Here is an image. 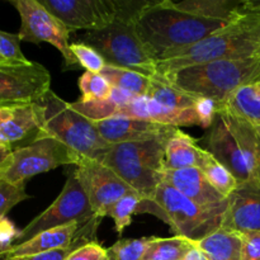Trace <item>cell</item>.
<instances>
[{"label":"cell","mask_w":260,"mask_h":260,"mask_svg":"<svg viewBox=\"0 0 260 260\" xmlns=\"http://www.w3.org/2000/svg\"><path fill=\"white\" fill-rule=\"evenodd\" d=\"M134 24L145 50L159 63L210 37L228 23L196 17L175 8L170 0H151Z\"/></svg>","instance_id":"cell-1"},{"label":"cell","mask_w":260,"mask_h":260,"mask_svg":"<svg viewBox=\"0 0 260 260\" xmlns=\"http://www.w3.org/2000/svg\"><path fill=\"white\" fill-rule=\"evenodd\" d=\"M250 58H260V14L253 13L221 28L174 57L156 63L155 78L200 63Z\"/></svg>","instance_id":"cell-2"},{"label":"cell","mask_w":260,"mask_h":260,"mask_svg":"<svg viewBox=\"0 0 260 260\" xmlns=\"http://www.w3.org/2000/svg\"><path fill=\"white\" fill-rule=\"evenodd\" d=\"M260 74V58L243 61H213L188 66L159 76L179 90L215 102L220 108L240 86Z\"/></svg>","instance_id":"cell-3"},{"label":"cell","mask_w":260,"mask_h":260,"mask_svg":"<svg viewBox=\"0 0 260 260\" xmlns=\"http://www.w3.org/2000/svg\"><path fill=\"white\" fill-rule=\"evenodd\" d=\"M35 104L41 123L38 139L53 137L81 156L94 160L101 159L111 147L102 139L94 121L75 111L52 90H48Z\"/></svg>","instance_id":"cell-4"},{"label":"cell","mask_w":260,"mask_h":260,"mask_svg":"<svg viewBox=\"0 0 260 260\" xmlns=\"http://www.w3.org/2000/svg\"><path fill=\"white\" fill-rule=\"evenodd\" d=\"M169 137L111 145L98 161L111 168L142 200L152 201L162 183L165 145Z\"/></svg>","instance_id":"cell-5"},{"label":"cell","mask_w":260,"mask_h":260,"mask_svg":"<svg viewBox=\"0 0 260 260\" xmlns=\"http://www.w3.org/2000/svg\"><path fill=\"white\" fill-rule=\"evenodd\" d=\"M78 42L98 51L107 65L136 71L149 78L156 76V62L145 50L131 20L117 19L103 29L86 32Z\"/></svg>","instance_id":"cell-6"},{"label":"cell","mask_w":260,"mask_h":260,"mask_svg":"<svg viewBox=\"0 0 260 260\" xmlns=\"http://www.w3.org/2000/svg\"><path fill=\"white\" fill-rule=\"evenodd\" d=\"M150 3L151 0H41V4L70 32L101 30L117 19L135 22Z\"/></svg>","instance_id":"cell-7"},{"label":"cell","mask_w":260,"mask_h":260,"mask_svg":"<svg viewBox=\"0 0 260 260\" xmlns=\"http://www.w3.org/2000/svg\"><path fill=\"white\" fill-rule=\"evenodd\" d=\"M154 201L162 210L165 223L172 228L175 236H182L193 243L203 240L221 229L223 213L228 208V206L203 207L165 182L157 187Z\"/></svg>","instance_id":"cell-8"},{"label":"cell","mask_w":260,"mask_h":260,"mask_svg":"<svg viewBox=\"0 0 260 260\" xmlns=\"http://www.w3.org/2000/svg\"><path fill=\"white\" fill-rule=\"evenodd\" d=\"M81 155L53 137H41L13 150L0 167V180L24 185L28 179L62 165H76Z\"/></svg>","instance_id":"cell-9"},{"label":"cell","mask_w":260,"mask_h":260,"mask_svg":"<svg viewBox=\"0 0 260 260\" xmlns=\"http://www.w3.org/2000/svg\"><path fill=\"white\" fill-rule=\"evenodd\" d=\"M94 217L95 215L91 210L88 197L76 178L75 170L73 169L69 172L63 189L61 190L58 197L47 210L40 213L23 230H20L14 245H20L43 231L71 223L84 225Z\"/></svg>","instance_id":"cell-10"},{"label":"cell","mask_w":260,"mask_h":260,"mask_svg":"<svg viewBox=\"0 0 260 260\" xmlns=\"http://www.w3.org/2000/svg\"><path fill=\"white\" fill-rule=\"evenodd\" d=\"M20 15V41L30 43H50L57 48L63 57V70L80 69V63L71 51L69 42L70 30L48 12L38 0H14L12 2Z\"/></svg>","instance_id":"cell-11"},{"label":"cell","mask_w":260,"mask_h":260,"mask_svg":"<svg viewBox=\"0 0 260 260\" xmlns=\"http://www.w3.org/2000/svg\"><path fill=\"white\" fill-rule=\"evenodd\" d=\"M50 86L51 75L41 63H0V108L36 103Z\"/></svg>","instance_id":"cell-12"},{"label":"cell","mask_w":260,"mask_h":260,"mask_svg":"<svg viewBox=\"0 0 260 260\" xmlns=\"http://www.w3.org/2000/svg\"><path fill=\"white\" fill-rule=\"evenodd\" d=\"M74 167L76 178L96 217H106L108 210L114 203L126 196L136 193L111 168L98 160L81 156Z\"/></svg>","instance_id":"cell-13"},{"label":"cell","mask_w":260,"mask_h":260,"mask_svg":"<svg viewBox=\"0 0 260 260\" xmlns=\"http://www.w3.org/2000/svg\"><path fill=\"white\" fill-rule=\"evenodd\" d=\"M203 144L206 146V151L210 152L220 164H222L236 178L239 184L253 180V175L241 151L240 145L220 112H217L212 124L208 128V132L203 139Z\"/></svg>","instance_id":"cell-14"},{"label":"cell","mask_w":260,"mask_h":260,"mask_svg":"<svg viewBox=\"0 0 260 260\" xmlns=\"http://www.w3.org/2000/svg\"><path fill=\"white\" fill-rule=\"evenodd\" d=\"M221 229L230 233H260V187L256 182L239 184L228 197Z\"/></svg>","instance_id":"cell-15"},{"label":"cell","mask_w":260,"mask_h":260,"mask_svg":"<svg viewBox=\"0 0 260 260\" xmlns=\"http://www.w3.org/2000/svg\"><path fill=\"white\" fill-rule=\"evenodd\" d=\"M102 139L109 145L127 144V142L149 141V140L169 137L178 129V127L165 126L144 119L113 117L94 122Z\"/></svg>","instance_id":"cell-16"},{"label":"cell","mask_w":260,"mask_h":260,"mask_svg":"<svg viewBox=\"0 0 260 260\" xmlns=\"http://www.w3.org/2000/svg\"><path fill=\"white\" fill-rule=\"evenodd\" d=\"M40 117L36 104L0 108V145L13 150L38 139Z\"/></svg>","instance_id":"cell-17"},{"label":"cell","mask_w":260,"mask_h":260,"mask_svg":"<svg viewBox=\"0 0 260 260\" xmlns=\"http://www.w3.org/2000/svg\"><path fill=\"white\" fill-rule=\"evenodd\" d=\"M162 182L203 207L217 208L228 206V198L221 194L206 178L200 168L164 170Z\"/></svg>","instance_id":"cell-18"},{"label":"cell","mask_w":260,"mask_h":260,"mask_svg":"<svg viewBox=\"0 0 260 260\" xmlns=\"http://www.w3.org/2000/svg\"><path fill=\"white\" fill-rule=\"evenodd\" d=\"M80 226L79 223H71L68 226L43 231L20 245L12 246L8 250L7 258H22V256L36 255V254L47 253L58 249L71 248Z\"/></svg>","instance_id":"cell-19"},{"label":"cell","mask_w":260,"mask_h":260,"mask_svg":"<svg viewBox=\"0 0 260 260\" xmlns=\"http://www.w3.org/2000/svg\"><path fill=\"white\" fill-rule=\"evenodd\" d=\"M205 154L206 150L198 146L197 140L178 128L165 145L164 170L201 168Z\"/></svg>","instance_id":"cell-20"},{"label":"cell","mask_w":260,"mask_h":260,"mask_svg":"<svg viewBox=\"0 0 260 260\" xmlns=\"http://www.w3.org/2000/svg\"><path fill=\"white\" fill-rule=\"evenodd\" d=\"M244 0H184L174 3L175 8L196 17L223 23H233L245 14L241 13Z\"/></svg>","instance_id":"cell-21"},{"label":"cell","mask_w":260,"mask_h":260,"mask_svg":"<svg viewBox=\"0 0 260 260\" xmlns=\"http://www.w3.org/2000/svg\"><path fill=\"white\" fill-rule=\"evenodd\" d=\"M220 108L233 112L253 126L260 124V74L240 86Z\"/></svg>","instance_id":"cell-22"},{"label":"cell","mask_w":260,"mask_h":260,"mask_svg":"<svg viewBox=\"0 0 260 260\" xmlns=\"http://www.w3.org/2000/svg\"><path fill=\"white\" fill-rule=\"evenodd\" d=\"M197 248L205 254L207 260H241L243 239L240 234L218 229L198 241Z\"/></svg>","instance_id":"cell-23"},{"label":"cell","mask_w":260,"mask_h":260,"mask_svg":"<svg viewBox=\"0 0 260 260\" xmlns=\"http://www.w3.org/2000/svg\"><path fill=\"white\" fill-rule=\"evenodd\" d=\"M99 74L108 80L113 88L132 94L135 96H147L152 78L127 70V69L116 68L112 65H106Z\"/></svg>","instance_id":"cell-24"},{"label":"cell","mask_w":260,"mask_h":260,"mask_svg":"<svg viewBox=\"0 0 260 260\" xmlns=\"http://www.w3.org/2000/svg\"><path fill=\"white\" fill-rule=\"evenodd\" d=\"M197 243L182 238H155L151 236L142 260H184L187 254L196 248Z\"/></svg>","instance_id":"cell-25"},{"label":"cell","mask_w":260,"mask_h":260,"mask_svg":"<svg viewBox=\"0 0 260 260\" xmlns=\"http://www.w3.org/2000/svg\"><path fill=\"white\" fill-rule=\"evenodd\" d=\"M147 96L156 101L161 106L174 109H192L198 101V98L179 90L172 84L155 78H152Z\"/></svg>","instance_id":"cell-26"},{"label":"cell","mask_w":260,"mask_h":260,"mask_svg":"<svg viewBox=\"0 0 260 260\" xmlns=\"http://www.w3.org/2000/svg\"><path fill=\"white\" fill-rule=\"evenodd\" d=\"M208 179V182L226 198L238 188L239 183L236 178L217 161L208 151H206L202 165L200 168Z\"/></svg>","instance_id":"cell-27"},{"label":"cell","mask_w":260,"mask_h":260,"mask_svg":"<svg viewBox=\"0 0 260 260\" xmlns=\"http://www.w3.org/2000/svg\"><path fill=\"white\" fill-rule=\"evenodd\" d=\"M142 198L136 193L126 196L121 198L117 203H114L107 212V216L113 218L114 229L121 235L124 229L128 228L132 222V216L140 213L142 205Z\"/></svg>","instance_id":"cell-28"},{"label":"cell","mask_w":260,"mask_h":260,"mask_svg":"<svg viewBox=\"0 0 260 260\" xmlns=\"http://www.w3.org/2000/svg\"><path fill=\"white\" fill-rule=\"evenodd\" d=\"M79 88H80L81 102H102L107 101L113 91V86L108 83L102 74L85 71L79 79Z\"/></svg>","instance_id":"cell-29"},{"label":"cell","mask_w":260,"mask_h":260,"mask_svg":"<svg viewBox=\"0 0 260 260\" xmlns=\"http://www.w3.org/2000/svg\"><path fill=\"white\" fill-rule=\"evenodd\" d=\"M151 238L121 239L107 249L109 260H142Z\"/></svg>","instance_id":"cell-30"},{"label":"cell","mask_w":260,"mask_h":260,"mask_svg":"<svg viewBox=\"0 0 260 260\" xmlns=\"http://www.w3.org/2000/svg\"><path fill=\"white\" fill-rule=\"evenodd\" d=\"M70 47L81 68L85 69L86 71L99 74L107 65L101 53L85 43L74 42L71 43Z\"/></svg>","instance_id":"cell-31"},{"label":"cell","mask_w":260,"mask_h":260,"mask_svg":"<svg viewBox=\"0 0 260 260\" xmlns=\"http://www.w3.org/2000/svg\"><path fill=\"white\" fill-rule=\"evenodd\" d=\"M29 198L24 185H14L0 180V218L5 217L14 206Z\"/></svg>","instance_id":"cell-32"},{"label":"cell","mask_w":260,"mask_h":260,"mask_svg":"<svg viewBox=\"0 0 260 260\" xmlns=\"http://www.w3.org/2000/svg\"><path fill=\"white\" fill-rule=\"evenodd\" d=\"M0 57L7 62H28L20 50L19 36L0 30Z\"/></svg>","instance_id":"cell-33"},{"label":"cell","mask_w":260,"mask_h":260,"mask_svg":"<svg viewBox=\"0 0 260 260\" xmlns=\"http://www.w3.org/2000/svg\"><path fill=\"white\" fill-rule=\"evenodd\" d=\"M65 260H109V255L101 244L90 243L74 250Z\"/></svg>","instance_id":"cell-34"},{"label":"cell","mask_w":260,"mask_h":260,"mask_svg":"<svg viewBox=\"0 0 260 260\" xmlns=\"http://www.w3.org/2000/svg\"><path fill=\"white\" fill-rule=\"evenodd\" d=\"M194 111L201 121V127L210 128L218 112V106L210 99L198 98L197 104L194 106Z\"/></svg>","instance_id":"cell-35"},{"label":"cell","mask_w":260,"mask_h":260,"mask_svg":"<svg viewBox=\"0 0 260 260\" xmlns=\"http://www.w3.org/2000/svg\"><path fill=\"white\" fill-rule=\"evenodd\" d=\"M243 239L241 260H260V233L240 234Z\"/></svg>","instance_id":"cell-36"},{"label":"cell","mask_w":260,"mask_h":260,"mask_svg":"<svg viewBox=\"0 0 260 260\" xmlns=\"http://www.w3.org/2000/svg\"><path fill=\"white\" fill-rule=\"evenodd\" d=\"M74 250H76V249L71 246V248L68 249H58V250L36 254V255L22 256V258H7L5 260H65Z\"/></svg>","instance_id":"cell-37"},{"label":"cell","mask_w":260,"mask_h":260,"mask_svg":"<svg viewBox=\"0 0 260 260\" xmlns=\"http://www.w3.org/2000/svg\"><path fill=\"white\" fill-rule=\"evenodd\" d=\"M243 14H260V0H244L241 5Z\"/></svg>","instance_id":"cell-38"},{"label":"cell","mask_w":260,"mask_h":260,"mask_svg":"<svg viewBox=\"0 0 260 260\" xmlns=\"http://www.w3.org/2000/svg\"><path fill=\"white\" fill-rule=\"evenodd\" d=\"M184 260H207V258H206L205 254H203L202 251L197 248V245H196V248L192 249V250L187 254Z\"/></svg>","instance_id":"cell-39"},{"label":"cell","mask_w":260,"mask_h":260,"mask_svg":"<svg viewBox=\"0 0 260 260\" xmlns=\"http://www.w3.org/2000/svg\"><path fill=\"white\" fill-rule=\"evenodd\" d=\"M254 182H256L260 187V137L258 141V150H256V162L255 170H254Z\"/></svg>","instance_id":"cell-40"},{"label":"cell","mask_w":260,"mask_h":260,"mask_svg":"<svg viewBox=\"0 0 260 260\" xmlns=\"http://www.w3.org/2000/svg\"><path fill=\"white\" fill-rule=\"evenodd\" d=\"M10 152H12V150L0 145V167H2L3 162L8 159V156L10 155Z\"/></svg>","instance_id":"cell-41"},{"label":"cell","mask_w":260,"mask_h":260,"mask_svg":"<svg viewBox=\"0 0 260 260\" xmlns=\"http://www.w3.org/2000/svg\"><path fill=\"white\" fill-rule=\"evenodd\" d=\"M255 127V129H256V134H258V136L260 137V124H258V126H254Z\"/></svg>","instance_id":"cell-42"},{"label":"cell","mask_w":260,"mask_h":260,"mask_svg":"<svg viewBox=\"0 0 260 260\" xmlns=\"http://www.w3.org/2000/svg\"><path fill=\"white\" fill-rule=\"evenodd\" d=\"M2 62H7V61H4L2 57H0V63H2Z\"/></svg>","instance_id":"cell-43"}]
</instances>
